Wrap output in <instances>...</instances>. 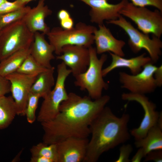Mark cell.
Returning a JSON list of instances; mask_svg holds the SVG:
<instances>
[{
	"instance_id": "cell-17",
	"label": "cell",
	"mask_w": 162,
	"mask_h": 162,
	"mask_svg": "<svg viewBox=\"0 0 162 162\" xmlns=\"http://www.w3.org/2000/svg\"><path fill=\"white\" fill-rule=\"evenodd\" d=\"M109 53L112 58V62L109 66L102 69L103 77L114 69L119 68H127L130 70L132 74L135 75L140 73L145 65L152 62L149 56H146L145 53L130 58H125L111 52Z\"/></svg>"
},
{
	"instance_id": "cell-16",
	"label": "cell",
	"mask_w": 162,
	"mask_h": 162,
	"mask_svg": "<svg viewBox=\"0 0 162 162\" xmlns=\"http://www.w3.org/2000/svg\"><path fill=\"white\" fill-rule=\"evenodd\" d=\"M45 0H39L37 5L31 8L22 19L28 29L33 33L40 32L46 35L50 30L45 21L52 12L45 5Z\"/></svg>"
},
{
	"instance_id": "cell-6",
	"label": "cell",
	"mask_w": 162,
	"mask_h": 162,
	"mask_svg": "<svg viewBox=\"0 0 162 162\" xmlns=\"http://www.w3.org/2000/svg\"><path fill=\"white\" fill-rule=\"evenodd\" d=\"M34 40V33L22 20L2 28L0 34V62L20 50L30 47Z\"/></svg>"
},
{
	"instance_id": "cell-30",
	"label": "cell",
	"mask_w": 162,
	"mask_h": 162,
	"mask_svg": "<svg viewBox=\"0 0 162 162\" xmlns=\"http://www.w3.org/2000/svg\"><path fill=\"white\" fill-rule=\"evenodd\" d=\"M144 162L153 161L155 162H162V149L151 151L146 154Z\"/></svg>"
},
{
	"instance_id": "cell-12",
	"label": "cell",
	"mask_w": 162,
	"mask_h": 162,
	"mask_svg": "<svg viewBox=\"0 0 162 162\" xmlns=\"http://www.w3.org/2000/svg\"><path fill=\"white\" fill-rule=\"evenodd\" d=\"M56 58L70 68L74 77L84 72L90 62L88 48L81 46L65 45L63 47L61 54Z\"/></svg>"
},
{
	"instance_id": "cell-18",
	"label": "cell",
	"mask_w": 162,
	"mask_h": 162,
	"mask_svg": "<svg viewBox=\"0 0 162 162\" xmlns=\"http://www.w3.org/2000/svg\"><path fill=\"white\" fill-rule=\"evenodd\" d=\"M45 34L37 32L34 33V40L30 47L31 55L40 64L49 69L52 66L51 61L55 58L53 47L46 40Z\"/></svg>"
},
{
	"instance_id": "cell-34",
	"label": "cell",
	"mask_w": 162,
	"mask_h": 162,
	"mask_svg": "<svg viewBox=\"0 0 162 162\" xmlns=\"http://www.w3.org/2000/svg\"><path fill=\"white\" fill-rule=\"evenodd\" d=\"M154 77L156 80L158 87L162 85V65L158 67L154 74Z\"/></svg>"
},
{
	"instance_id": "cell-36",
	"label": "cell",
	"mask_w": 162,
	"mask_h": 162,
	"mask_svg": "<svg viewBox=\"0 0 162 162\" xmlns=\"http://www.w3.org/2000/svg\"><path fill=\"white\" fill-rule=\"evenodd\" d=\"M30 162H52L50 159L42 157L31 156Z\"/></svg>"
},
{
	"instance_id": "cell-38",
	"label": "cell",
	"mask_w": 162,
	"mask_h": 162,
	"mask_svg": "<svg viewBox=\"0 0 162 162\" xmlns=\"http://www.w3.org/2000/svg\"><path fill=\"white\" fill-rule=\"evenodd\" d=\"M25 3L26 4H27L28 2L34 0H19Z\"/></svg>"
},
{
	"instance_id": "cell-13",
	"label": "cell",
	"mask_w": 162,
	"mask_h": 162,
	"mask_svg": "<svg viewBox=\"0 0 162 162\" xmlns=\"http://www.w3.org/2000/svg\"><path fill=\"white\" fill-rule=\"evenodd\" d=\"M89 140L88 138L70 137L56 144L58 162H83Z\"/></svg>"
},
{
	"instance_id": "cell-8",
	"label": "cell",
	"mask_w": 162,
	"mask_h": 162,
	"mask_svg": "<svg viewBox=\"0 0 162 162\" xmlns=\"http://www.w3.org/2000/svg\"><path fill=\"white\" fill-rule=\"evenodd\" d=\"M120 15L133 21L142 32L160 38L162 34V12L134 5L127 0L119 11Z\"/></svg>"
},
{
	"instance_id": "cell-32",
	"label": "cell",
	"mask_w": 162,
	"mask_h": 162,
	"mask_svg": "<svg viewBox=\"0 0 162 162\" xmlns=\"http://www.w3.org/2000/svg\"><path fill=\"white\" fill-rule=\"evenodd\" d=\"M60 23L61 27L64 29H70L74 27V21L71 17L65 20L60 21Z\"/></svg>"
},
{
	"instance_id": "cell-31",
	"label": "cell",
	"mask_w": 162,
	"mask_h": 162,
	"mask_svg": "<svg viewBox=\"0 0 162 162\" xmlns=\"http://www.w3.org/2000/svg\"><path fill=\"white\" fill-rule=\"evenodd\" d=\"M10 84L5 77L0 75V97L10 92Z\"/></svg>"
},
{
	"instance_id": "cell-40",
	"label": "cell",
	"mask_w": 162,
	"mask_h": 162,
	"mask_svg": "<svg viewBox=\"0 0 162 162\" xmlns=\"http://www.w3.org/2000/svg\"><path fill=\"white\" fill-rule=\"evenodd\" d=\"M1 30H2V29L0 28V33H1Z\"/></svg>"
},
{
	"instance_id": "cell-26",
	"label": "cell",
	"mask_w": 162,
	"mask_h": 162,
	"mask_svg": "<svg viewBox=\"0 0 162 162\" xmlns=\"http://www.w3.org/2000/svg\"><path fill=\"white\" fill-rule=\"evenodd\" d=\"M40 96L37 94L30 93L26 105L25 116L27 120L30 124L33 123L35 121V113L37 108Z\"/></svg>"
},
{
	"instance_id": "cell-14",
	"label": "cell",
	"mask_w": 162,
	"mask_h": 162,
	"mask_svg": "<svg viewBox=\"0 0 162 162\" xmlns=\"http://www.w3.org/2000/svg\"><path fill=\"white\" fill-rule=\"evenodd\" d=\"M89 6L90 21L98 25L104 24V20L117 19L119 12L127 0H122L116 4L110 3L108 0H78Z\"/></svg>"
},
{
	"instance_id": "cell-33",
	"label": "cell",
	"mask_w": 162,
	"mask_h": 162,
	"mask_svg": "<svg viewBox=\"0 0 162 162\" xmlns=\"http://www.w3.org/2000/svg\"><path fill=\"white\" fill-rule=\"evenodd\" d=\"M139 148L135 154L130 159V162H140L143 158L145 157L146 154L144 149L142 148Z\"/></svg>"
},
{
	"instance_id": "cell-39",
	"label": "cell",
	"mask_w": 162,
	"mask_h": 162,
	"mask_svg": "<svg viewBox=\"0 0 162 162\" xmlns=\"http://www.w3.org/2000/svg\"><path fill=\"white\" fill-rule=\"evenodd\" d=\"M7 1V0H0V6L3 3L5 2V1Z\"/></svg>"
},
{
	"instance_id": "cell-5",
	"label": "cell",
	"mask_w": 162,
	"mask_h": 162,
	"mask_svg": "<svg viewBox=\"0 0 162 162\" xmlns=\"http://www.w3.org/2000/svg\"><path fill=\"white\" fill-rule=\"evenodd\" d=\"M106 22L118 26L125 32L129 37L128 45L133 52L137 53L144 49L153 63L158 60L162 54V41L160 38L153 35L150 38L148 34L138 30L121 15L117 19Z\"/></svg>"
},
{
	"instance_id": "cell-4",
	"label": "cell",
	"mask_w": 162,
	"mask_h": 162,
	"mask_svg": "<svg viewBox=\"0 0 162 162\" xmlns=\"http://www.w3.org/2000/svg\"><path fill=\"white\" fill-rule=\"evenodd\" d=\"M96 27L80 22L68 30L61 27L53 28L46 35L49 43L52 46L54 52L61 54L63 47L67 45H75L87 48L94 43L93 33Z\"/></svg>"
},
{
	"instance_id": "cell-7",
	"label": "cell",
	"mask_w": 162,
	"mask_h": 162,
	"mask_svg": "<svg viewBox=\"0 0 162 162\" xmlns=\"http://www.w3.org/2000/svg\"><path fill=\"white\" fill-rule=\"evenodd\" d=\"M57 72L54 87L44 98L36 118L40 123L54 118L58 113L60 105L68 97L65 82L71 71L62 62L57 66Z\"/></svg>"
},
{
	"instance_id": "cell-15",
	"label": "cell",
	"mask_w": 162,
	"mask_h": 162,
	"mask_svg": "<svg viewBox=\"0 0 162 162\" xmlns=\"http://www.w3.org/2000/svg\"><path fill=\"white\" fill-rule=\"evenodd\" d=\"M98 29L96 28L93 33L97 54L108 52L124 57L125 54L123 48L126 44L125 42L116 38L104 24L98 25Z\"/></svg>"
},
{
	"instance_id": "cell-25",
	"label": "cell",
	"mask_w": 162,
	"mask_h": 162,
	"mask_svg": "<svg viewBox=\"0 0 162 162\" xmlns=\"http://www.w3.org/2000/svg\"><path fill=\"white\" fill-rule=\"evenodd\" d=\"M31 8L25 6L19 9L6 14L0 15V28L21 20Z\"/></svg>"
},
{
	"instance_id": "cell-22",
	"label": "cell",
	"mask_w": 162,
	"mask_h": 162,
	"mask_svg": "<svg viewBox=\"0 0 162 162\" xmlns=\"http://www.w3.org/2000/svg\"><path fill=\"white\" fill-rule=\"evenodd\" d=\"M16 115V107L12 96L0 97V130L8 128Z\"/></svg>"
},
{
	"instance_id": "cell-21",
	"label": "cell",
	"mask_w": 162,
	"mask_h": 162,
	"mask_svg": "<svg viewBox=\"0 0 162 162\" xmlns=\"http://www.w3.org/2000/svg\"><path fill=\"white\" fill-rule=\"evenodd\" d=\"M134 144L136 148H142L146 155L151 151L162 150V129L155 125L150 129L145 137L135 140Z\"/></svg>"
},
{
	"instance_id": "cell-35",
	"label": "cell",
	"mask_w": 162,
	"mask_h": 162,
	"mask_svg": "<svg viewBox=\"0 0 162 162\" xmlns=\"http://www.w3.org/2000/svg\"><path fill=\"white\" fill-rule=\"evenodd\" d=\"M57 16L59 21L64 19L71 17L69 12L64 9H62L58 12Z\"/></svg>"
},
{
	"instance_id": "cell-3",
	"label": "cell",
	"mask_w": 162,
	"mask_h": 162,
	"mask_svg": "<svg viewBox=\"0 0 162 162\" xmlns=\"http://www.w3.org/2000/svg\"><path fill=\"white\" fill-rule=\"evenodd\" d=\"M90 62L86 70L75 77V85L82 90H86L88 96L92 99L96 100L101 97L103 90H107L108 84L103 78L102 67L107 58V55L102 54L99 58L96 49L91 46L88 48Z\"/></svg>"
},
{
	"instance_id": "cell-10",
	"label": "cell",
	"mask_w": 162,
	"mask_h": 162,
	"mask_svg": "<svg viewBox=\"0 0 162 162\" xmlns=\"http://www.w3.org/2000/svg\"><path fill=\"white\" fill-rule=\"evenodd\" d=\"M121 98L124 100L136 102L142 107L144 114L140 125L131 130L130 132L135 140L145 137L150 129L157 124L160 112L156 110V104L145 94L124 93Z\"/></svg>"
},
{
	"instance_id": "cell-9",
	"label": "cell",
	"mask_w": 162,
	"mask_h": 162,
	"mask_svg": "<svg viewBox=\"0 0 162 162\" xmlns=\"http://www.w3.org/2000/svg\"><path fill=\"white\" fill-rule=\"evenodd\" d=\"M158 67L150 62L143 66L142 70L135 75L120 72L119 80L121 87L134 94L145 95L153 92L158 87L154 77Z\"/></svg>"
},
{
	"instance_id": "cell-29",
	"label": "cell",
	"mask_w": 162,
	"mask_h": 162,
	"mask_svg": "<svg viewBox=\"0 0 162 162\" xmlns=\"http://www.w3.org/2000/svg\"><path fill=\"white\" fill-rule=\"evenodd\" d=\"M134 5L138 7L152 6L162 12V0H130Z\"/></svg>"
},
{
	"instance_id": "cell-11",
	"label": "cell",
	"mask_w": 162,
	"mask_h": 162,
	"mask_svg": "<svg viewBox=\"0 0 162 162\" xmlns=\"http://www.w3.org/2000/svg\"><path fill=\"white\" fill-rule=\"evenodd\" d=\"M37 75L16 72L5 77L10 84V92L16 106L17 115L25 116L31 89Z\"/></svg>"
},
{
	"instance_id": "cell-37",
	"label": "cell",
	"mask_w": 162,
	"mask_h": 162,
	"mask_svg": "<svg viewBox=\"0 0 162 162\" xmlns=\"http://www.w3.org/2000/svg\"><path fill=\"white\" fill-rule=\"evenodd\" d=\"M157 125L161 128L162 129V113L160 112L158 120Z\"/></svg>"
},
{
	"instance_id": "cell-20",
	"label": "cell",
	"mask_w": 162,
	"mask_h": 162,
	"mask_svg": "<svg viewBox=\"0 0 162 162\" xmlns=\"http://www.w3.org/2000/svg\"><path fill=\"white\" fill-rule=\"evenodd\" d=\"M30 54V47L22 49L0 61V75L5 77L16 72Z\"/></svg>"
},
{
	"instance_id": "cell-1",
	"label": "cell",
	"mask_w": 162,
	"mask_h": 162,
	"mask_svg": "<svg viewBox=\"0 0 162 162\" xmlns=\"http://www.w3.org/2000/svg\"><path fill=\"white\" fill-rule=\"evenodd\" d=\"M108 95L92 100L70 92L60 105L52 119L40 123L44 131L43 142L57 144L69 137L88 138L90 126L110 100Z\"/></svg>"
},
{
	"instance_id": "cell-24",
	"label": "cell",
	"mask_w": 162,
	"mask_h": 162,
	"mask_svg": "<svg viewBox=\"0 0 162 162\" xmlns=\"http://www.w3.org/2000/svg\"><path fill=\"white\" fill-rule=\"evenodd\" d=\"M47 69L29 55L16 72L29 75H38Z\"/></svg>"
},
{
	"instance_id": "cell-23",
	"label": "cell",
	"mask_w": 162,
	"mask_h": 162,
	"mask_svg": "<svg viewBox=\"0 0 162 162\" xmlns=\"http://www.w3.org/2000/svg\"><path fill=\"white\" fill-rule=\"evenodd\" d=\"M31 156H40L46 158L52 162H58L56 144H47L40 142L33 146L30 149Z\"/></svg>"
},
{
	"instance_id": "cell-19",
	"label": "cell",
	"mask_w": 162,
	"mask_h": 162,
	"mask_svg": "<svg viewBox=\"0 0 162 162\" xmlns=\"http://www.w3.org/2000/svg\"><path fill=\"white\" fill-rule=\"evenodd\" d=\"M54 69L55 68L52 67L38 74L32 86L30 93L44 98L55 85Z\"/></svg>"
},
{
	"instance_id": "cell-28",
	"label": "cell",
	"mask_w": 162,
	"mask_h": 162,
	"mask_svg": "<svg viewBox=\"0 0 162 162\" xmlns=\"http://www.w3.org/2000/svg\"><path fill=\"white\" fill-rule=\"evenodd\" d=\"M119 154L115 162H129V158L133 151V148L130 144H123L119 148Z\"/></svg>"
},
{
	"instance_id": "cell-27",
	"label": "cell",
	"mask_w": 162,
	"mask_h": 162,
	"mask_svg": "<svg viewBox=\"0 0 162 162\" xmlns=\"http://www.w3.org/2000/svg\"><path fill=\"white\" fill-rule=\"evenodd\" d=\"M26 4L21 1L15 0L13 2L7 1L0 6V15L9 13L22 8Z\"/></svg>"
},
{
	"instance_id": "cell-2",
	"label": "cell",
	"mask_w": 162,
	"mask_h": 162,
	"mask_svg": "<svg viewBox=\"0 0 162 162\" xmlns=\"http://www.w3.org/2000/svg\"><path fill=\"white\" fill-rule=\"evenodd\" d=\"M130 119L129 114L124 113L118 117L105 106L90 126L91 138L83 162H96L104 153L129 140Z\"/></svg>"
}]
</instances>
